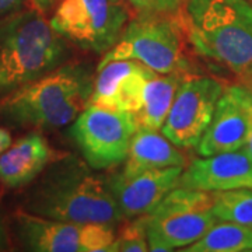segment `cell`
<instances>
[{
	"mask_svg": "<svg viewBox=\"0 0 252 252\" xmlns=\"http://www.w3.org/2000/svg\"><path fill=\"white\" fill-rule=\"evenodd\" d=\"M55 152L44 136L31 132L10 144L0 156V182L7 188H23L54 161Z\"/></svg>",
	"mask_w": 252,
	"mask_h": 252,
	"instance_id": "15",
	"label": "cell"
},
{
	"mask_svg": "<svg viewBox=\"0 0 252 252\" xmlns=\"http://www.w3.org/2000/svg\"><path fill=\"white\" fill-rule=\"evenodd\" d=\"M181 20L196 54L252 80L251 1L185 0Z\"/></svg>",
	"mask_w": 252,
	"mask_h": 252,
	"instance_id": "2",
	"label": "cell"
},
{
	"mask_svg": "<svg viewBox=\"0 0 252 252\" xmlns=\"http://www.w3.org/2000/svg\"><path fill=\"white\" fill-rule=\"evenodd\" d=\"M26 0H0V17L9 16L11 13L17 11Z\"/></svg>",
	"mask_w": 252,
	"mask_h": 252,
	"instance_id": "23",
	"label": "cell"
},
{
	"mask_svg": "<svg viewBox=\"0 0 252 252\" xmlns=\"http://www.w3.org/2000/svg\"><path fill=\"white\" fill-rule=\"evenodd\" d=\"M16 228L21 243L35 252H104L115 240L107 224H83L18 212Z\"/></svg>",
	"mask_w": 252,
	"mask_h": 252,
	"instance_id": "9",
	"label": "cell"
},
{
	"mask_svg": "<svg viewBox=\"0 0 252 252\" xmlns=\"http://www.w3.org/2000/svg\"><path fill=\"white\" fill-rule=\"evenodd\" d=\"M182 34L181 14H137L127 21L119 39L104 54L97 69L114 61L130 59L160 74L188 72Z\"/></svg>",
	"mask_w": 252,
	"mask_h": 252,
	"instance_id": "5",
	"label": "cell"
},
{
	"mask_svg": "<svg viewBox=\"0 0 252 252\" xmlns=\"http://www.w3.org/2000/svg\"><path fill=\"white\" fill-rule=\"evenodd\" d=\"M185 252H250L252 251V228L231 221L219 220Z\"/></svg>",
	"mask_w": 252,
	"mask_h": 252,
	"instance_id": "18",
	"label": "cell"
},
{
	"mask_svg": "<svg viewBox=\"0 0 252 252\" xmlns=\"http://www.w3.org/2000/svg\"><path fill=\"white\" fill-rule=\"evenodd\" d=\"M180 187L210 193L252 189V158L241 149L193 160L184 168Z\"/></svg>",
	"mask_w": 252,
	"mask_h": 252,
	"instance_id": "14",
	"label": "cell"
},
{
	"mask_svg": "<svg viewBox=\"0 0 252 252\" xmlns=\"http://www.w3.org/2000/svg\"><path fill=\"white\" fill-rule=\"evenodd\" d=\"M129 20L126 0H62L49 21L63 38L101 54L115 45Z\"/></svg>",
	"mask_w": 252,
	"mask_h": 252,
	"instance_id": "7",
	"label": "cell"
},
{
	"mask_svg": "<svg viewBox=\"0 0 252 252\" xmlns=\"http://www.w3.org/2000/svg\"><path fill=\"white\" fill-rule=\"evenodd\" d=\"M184 154L161 132L149 127H137L132 137L124 165V175H136L149 170L167 167H185Z\"/></svg>",
	"mask_w": 252,
	"mask_h": 252,
	"instance_id": "16",
	"label": "cell"
},
{
	"mask_svg": "<svg viewBox=\"0 0 252 252\" xmlns=\"http://www.w3.org/2000/svg\"><path fill=\"white\" fill-rule=\"evenodd\" d=\"M223 84L213 77L190 76L182 79L161 133L182 149L196 147L215 114Z\"/></svg>",
	"mask_w": 252,
	"mask_h": 252,
	"instance_id": "10",
	"label": "cell"
},
{
	"mask_svg": "<svg viewBox=\"0 0 252 252\" xmlns=\"http://www.w3.org/2000/svg\"><path fill=\"white\" fill-rule=\"evenodd\" d=\"M213 212L219 220L252 228V189L213 192Z\"/></svg>",
	"mask_w": 252,
	"mask_h": 252,
	"instance_id": "19",
	"label": "cell"
},
{
	"mask_svg": "<svg viewBox=\"0 0 252 252\" xmlns=\"http://www.w3.org/2000/svg\"><path fill=\"white\" fill-rule=\"evenodd\" d=\"M156 72L137 61H114L98 69L89 105L135 114Z\"/></svg>",
	"mask_w": 252,
	"mask_h": 252,
	"instance_id": "11",
	"label": "cell"
},
{
	"mask_svg": "<svg viewBox=\"0 0 252 252\" xmlns=\"http://www.w3.org/2000/svg\"><path fill=\"white\" fill-rule=\"evenodd\" d=\"M137 14L180 16L185 0H126Z\"/></svg>",
	"mask_w": 252,
	"mask_h": 252,
	"instance_id": "21",
	"label": "cell"
},
{
	"mask_svg": "<svg viewBox=\"0 0 252 252\" xmlns=\"http://www.w3.org/2000/svg\"><path fill=\"white\" fill-rule=\"evenodd\" d=\"M181 73H156L144 87L142 105L133 114L139 127L161 130L181 83Z\"/></svg>",
	"mask_w": 252,
	"mask_h": 252,
	"instance_id": "17",
	"label": "cell"
},
{
	"mask_svg": "<svg viewBox=\"0 0 252 252\" xmlns=\"http://www.w3.org/2000/svg\"><path fill=\"white\" fill-rule=\"evenodd\" d=\"M67 58L63 38L38 10L17 13L0 24V95L36 80Z\"/></svg>",
	"mask_w": 252,
	"mask_h": 252,
	"instance_id": "4",
	"label": "cell"
},
{
	"mask_svg": "<svg viewBox=\"0 0 252 252\" xmlns=\"http://www.w3.org/2000/svg\"><path fill=\"white\" fill-rule=\"evenodd\" d=\"M185 167L149 170L136 175H112L109 187L125 219L149 215L172 189L180 187Z\"/></svg>",
	"mask_w": 252,
	"mask_h": 252,
	"instance_id": "12",
	"label": "cell"
},
{
	"mask_svg": "<svg viewBox=\"0 0 252 252\" xmlns=\"http://www.w3.org/2000/svg\"><path fill=\"white\" fill-rule=\"evenodd\" d=\"M11 144V136H10L9 130H6V129H3V127H0V156L1 153L6 150V149H9V146Z\"/></svg>",
	"mask_w": 252,
	"mask_h": 252,
	"instance_id": "25",
	"label": "cell"
},
{
	"mask_svg": "<svg viewBox=\"0 0 252 252\" xmlns=\"http://www.w3.org/2000/svg\"><path fill=\"white\" fill-rule=\"evenodd\" d=\"M61 1H62V0H31V4H32L34 9L45 14L48 11H51L52 9H55Z\"/></svg>",
	"mask_w": 252,
	"mask_h": 252,
	"instance_id": "24",
	"label": "cell"
},
{
	"mask_svg": "<svg viewBox=\"0 0 252 252\" xmlns=\"http://www.w3.org/2000/svg\"><path fill=\"white\" fill-rule=\"evenodd\" d=\"M137 127L130 112L89 105L73 121L70 133L84 161L101 171L125 162Z\"/></svg>",
	"mask_w": 252,
	"mask_h": 252,
	"instance_id": "8",
	"label": "cell"
},
{
	"mask_svg": "<svg viewBox=\"0 0 252 252\" xmlns=\"http://www.w3.org/2000/svg\"><path fill=\"white\" fill-rule=\"evenodd\" d=\"M94 80L84 66L56 67L0 99V117L20 126L69 125L90 104Z\"/></svg>",
	"mask_w": 252,
	"mask_h": 252,
	"instance_id": "3",
	"label": "cell"
},
{
	"mask_svg": "<svg viewBox=\"0 0 252 252\" xmlns=\"http://www.w3.org/2000/svg\"><path fill=\"white\" fill-rule=\"evenodd\" d=\"M245 105L248 111V137L243 150L252 158V89L245 87Z\"/></svg>",
	"mask_w": 252,
	"mask_h": 252,
	"instance_id": "22",
	"label": "cell"
},
{
	"mask_svg": "<svg viewBox=\"0 0 252 252\" xmlns=\"http://www.w3.org/2000/svg\"><path fill=\"white\" fill-rule=\"evenodd\" d=\"M248 137L245 86L234 84L223 90L205 135L196 146L200 157L241 150Z\"/></svg>",
	"mask_w": 252,
	"mask_h": 252,
	"instance_id": "13",
	"label": "cell"
},
{
	"mask_svg": "<svg viewBox=\"0 0 252 252\" xmlns=\"http://www.w3.org/2000/svg\"><path fill=\"white\" fill-rule=\"evenodd\" d=\"M3 245V230H1V225H0V247Z\"/></svg>",
	"mask_w": 252,
	"mask_h": 252,
	"instance_id": "26",
	"label": "cell"
},
{
	"mask_svg": "<svg viewBox=\"0 0 252 252\" xmlns=\"http://www.w3.org/2000/svg\"><path fill=\"white\" fill-rule=\"evenodd\" d=\"M108 252H144L149 251L147 241V215L133 219L126 224L119 235L108 247Z\"/></svg>",
	"mask_w": 252,
	"mask_h": 252,
	"instance_id": "20",
	"label": "cell"
},
{
	"mask_svg": "<svg viewBox=\"0 0 252 252\" xmlns=\"http://www.w3.org/2000/svg\"><path fill=\"white\" fill-rule=\"evenodd\" d=\"M86 161L64 157L51 162L26 199V212L54 220L83 224L117 225L125 216L109 180Z\"/></svg>",
	"mask_w": 252,
	"mask_h": 252,
	"instance_id": "1",
	"label": "cell"
},
{
	"mask_svg": "<svg viewBox=\"0 0 252 252\" xmlns=\"http://www.w3.org/2000/svg\"><path fill=\"white\" fill-rule=\"evenodd\" d=\"M210 192L177 187L147 215L149 251H174L196 243L216 224Z\"/></svg>",
	"mask_w": 252,
	"mask_h": 252,
	"instance_id": "6",
	"label": "cell"
}]
</instances>
